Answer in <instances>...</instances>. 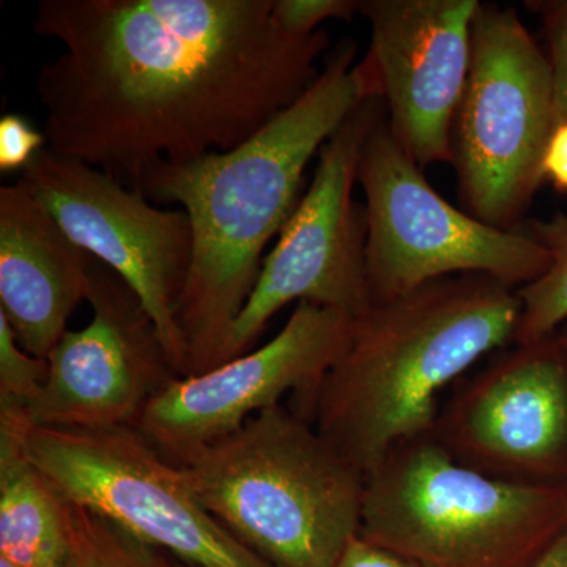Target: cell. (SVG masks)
I'll return each instance as SVG.
<instances>
[{
	"label": "cell",
	"instance_id": "6da1fadb",
	"mask_svg": "<svg viewBox=\"0 0 567 567\" xmlns=\"http://www.w3.org/2000/svg\"><path fill=\"white\" fill-rule=\"evenodd\" d=\"M275 0H43L33 31L48 147L136 188L158 162L233 151L317 80L324 31L292 37Z\"/></svg>",
	"mask_w": 567,
	"mask_h": 567
},
{
	"label": "cell",
	"instance_id": "7a4b0ae2",
	"mask_svg": "<svg viewBox=\"0 0 567 567\" xmlns=\"http://www.w3.org/2000/svg\"><path fill=\"white\" fill-rule=\"evenodd\" d=\"M354 55V41L339 43L301 99L233 151L155 163L137 183L147 199L182 205L192 223V267L177 308L189 375L223 363L262 271L265 246L300 203L312 156L358 104L379 96Z\"/></svg>",
	"mask_w": 567,
	"mask_h": 567
},
{
	"label": "cell",
	"instance_id": "3957f363",
	"mask_svg": "<svg viewBox=\"0 0 567 567\" xmlns=\"http://www.w3.org/2000/svg\"><path fill=\"white\" fill-rule=\"evenodd\" d=\"M516 289L486 275L435 279L372 303L311 394L292 410L368 475L399 443L432 434L442 391L481 358L514 344Z\"/></svg>",
	"mask_w": 567,
	"mask_h": 567
},
{
	"label": "cell",
	"instance_id": "277c9868",
	"mask_svg": "<svg viewBox=\"0 0 567 567\" xmlns=\"http://www.w3.org/2000/svg\"><path fill=\"white\" fill-rule=\"evenodd\" d=\"M177 466L208 513L271 567H336L360 536L365 476L284 404Z\"/></svg>",
	"mask_w": 567,
	"mask_h": 567
},
{
	"label": "cell",
	"instance_id": "5b68a950",
	"mask_svg": "<svg viewBox=\"0 0 567 567\" xmlns=\"http://www.w3.org/2000/svg\"><path fill=\"white\" fill-rule=\"evenodd\" d=\"M567 529V487L470 468L432 435L365 475L360 537L417 567H536Z\"/></svg>",
	"mask_w": 567,
	"mask_h": 567
},
{
	"label": "cell",
	"instance_id": "8992f818",
	"mask_svg": "<svg viewBox=\"0 0 567 567\" xmlns=\"http://www.w3.org/2000/svg\"><path fill=\"white\" fill-rule=\"evenodd\" d=\"M555 132L547 55L516 9L480 3L453 132L458 192L473 218L496 229L520 224L544 177Z\"/></svg>",
	"mask_w": 567,
	"mask_h": 567
},
{
	"label": "cell",
	"instance_id": "52a82bcc",
	"mask_svg": "<svg viewBox=\"0 0 567 567\" xmlns=\"http://www.w3.org/2000/svg\"><path fill=\"white\" fill-rule=\"evenodd\" d=\"M358 182L365 196L372 303L461 275L491 276L518 290L550 267V252L522 224L496 229L446 203L394 140L386 111L364 142Z\"/></svg>",
	"mask_w": 567,
	"mask_h": 567
},
{
	"label": "cell",
	"instance_id": "ba28073f",
	"mask_svg": "<svg viewBox=\"0 0 567 567\" xmlns=\"http://www.w3.org/2000/svg\"><path fill=\"white\" fill-rule=\"evenodd\" d=\"M25 451L71 503L196 567H271L208 513L181 466L134 427H28Z\"/></svg>",
	"mask_w": 567,
	"mask_h": 567
},
{
	"label": "cell",
	"instance_id": "9c48e42d",
	"mask_svg": "<svg viewBox=\"0 0 567 567\" xmlns=\"http://www.w3.org/2000/svg\"><path fill=\"white\" fill-rule=\"evenodd\" d=\"M385 111L380 96L364 100L323 145L311 186L235 320L223 363L251 352L271 317L293 301L324 306L352 320L371 308L368 215L364 205L354 203L353 188L364 142Z\"/></svg>",
	"mask_w": 567,
	"mask_h": 567
},
{
	"label": "cell",
	"instance_id": "30bf717a",
	"mask_svg": "<svg viewBox=\"0 0 567 567\" xmlns=\"http://www.w3.org/2000/svg\"><path fill=\"white\" fill-rule=\"evenodd\" d=\"M21 181L93 259L121 276L151 316L178 375H189L188 347L177 323L193 259L185 210H163L140 188L78 159L41 151Z\"/></svg>",
	"mask_w": 567,
	"mask_h": 567
},
{
	"label": "cell",
	"instance_id": "8fae6325",
	"mask_svg": "<svg viewBox=\"0 0 567 567\" xmlns=\"http://www.w3.org/2000/svg\"><path fill=\"white\" fill-rule=\"evenodd\" d=\"M458 383L432 436L461 464L507 483L567 487V346L513 344Z\"/></svg>",
	"mask_w": 567,
	"mask_h": 567
},
{
	"label": "cell",
	"instance_id": "7c38bea8",
	"mask_svg": "<svg viewBox=\"0 0 567 567\" xmlns=\"http://www.w3.org/2000/svg\"><path fill=\"white\" fill-rule=\"evenodd\" d=\"M352 319L301 301L267 344L203 374L178 377L147 405L136 431L163 458L181 465L238 431L262 410L312 393L349 342Z\"/></svg>",
	"mask_w": 567,
	"mask_h": 567
},
{
	"label": "cell",
	"instance_id": "4fadbf2b",
	"mask_svg": "<svg viewBox=\"0 0 567 567\" xmlns=\"http://www.w3.org/2000/svg\"><path fill=\"white\" fill-rule=\"evenodd\" d=\"M87 327L66 331L48 354L39 395L24 406L29 427H136L178 372L137 295L93 259Z\"/></svg>",
	"mask_w": 567,
	"mask_h": 567
},
{
	"label": "cell",
	"instance_id": "5bb4252c",
	"mask_svg": "<svg viewBox=\"0 0 567 567\" xmlns=\"http://www.w3.org/2000/svg\"><path fill=\"white\" fill-rule=\"evenodd\" d=\"M480 0H361L371 25L363 63L398 144L421 167L453 163L454 122Z\"/></svg>",
	"mask_w": 567,
	"mask_h": 567
},
{
	"label": "cell",
	"instance_id": "9a60e30c",
	"mask_svg": "<svg viewBox=\"0 0 567 567\" xmlns=\"http://www.w3.org/2000/svg\"><path fill=\"white\" fill-rule=\"evenodd\" d=\"M92 262L21 178L0 188V316L25 352L47 360L69 331Z\"/></svg>",
	"mask_w": 567,
	"mask_h": 567
},
{
	"label": "cell",
	"instance_id": "2e32d148",
	"mask_svg": "<svg viewBox=\"0 0 567 567\" xmlns=\"http://www.w3.org/2000/svg\"><path fill=\"white\" fill-rule=\"evenodd\" d=\"M24 405L0 402V557L65 567L71 506L25 451Z\"/></svg>",
	"mask_w": 567,
	"mask_h": 567
},
{
	"label": "cell",
	"instance_id": "e0dca14e",
	"mask_svg": "<svg viewBox=\"0 0 567 567\" xmlns=\"http://www.w3.org/2000/svg\"><path fill=\"white\" fill-rule=\"evenodd\" d=\"M520 224L551 257L546 274L517 290L522 311L514 344L524 346L558 333L567 320V215Z\"/></svg>",
	"mask_w": 567,
	"mask_h": 567
},
{
	"label": "cell",
	"instance_id": "ac0fdd59",
	"mask_svg": "<svg viewBox=\"0 0 567 567\" xmlns=\"http://www.w3.org/2000/svg\"><path fill=\"white\" fill-rule=\"evenodd\" d=\"M70 506L71 546L65 567H163L155 548L85 507Z\"/></svg>",
	"mask_w": 567,
	"mask_h": 567
},
{
	"label": "cell",
	"instance_id": "d6986e66",
	"mask_svg": "<svg viewBox=\"0 0 567 567\" xmlns=\"http://www.w3.org/2000/svg\"><path fill=\"white\" fill-rule=\"evenodd\" d=\"M47 375L48 360L25 352L0 316V402L28 405L39 395Z\"/></svg>",
	"mask_w": 567,
	"mask_h": 567
},
{
	"label": "cell",
	"instance_id": "ffe728a7",
	"mask_svg": "<svg viewBox=\"0 0 567 567\" xmlns=\"http://www.w3.org/2000/svg\"><path fill=\"white\" fill-rule=\"evenodd\" d=\"M527 6L543 20L554 87V123L558 128L567 123V0H539Z\"/></svg>",
	"mask_w": 567,
	"mask_h": 567
},
{
	"label": "cell",
	"instance_id": "44dd1931",
	"mask_svg": "<svg viewBox=\"0 0 567 567\" xmlns=\"http://www.w3.org/2000/svg\"><path fill=\"white\" fill-rule=\"evenodd\" d=\"M361 0H275L274 17L279 28L292 37H311L328 20L352 21Z\"/></svg>",
	"mask_w": 567,
	"mask_h": 567
},
{
	"label": "cell",
	"instance_id": "7402d4cb",
	"mask_svg": "<svg viewBox=\"0 0 567 567\" xmlns=\"http://www.w3.org/2000/svg\"><path fill=\"white\" fill-rule=\"evenodd\" d=\"M47 147V136L33 128L28 118L18 114L0 118V173H22Z\"/></svg>",
	"mask_w": 567,
	"mask_h": 567
},
{
	"label": "cell",
	"instance_id": "603a6c76",
	"mask_svg": "<svg viewBox=\"0 0 567 567\" xmlns=\"http://www.w3.org/2000/svg\"><path fill=\"white\" fill-rule=\"evenodd\" d=\"M336 567H417L386 548L358 536L352 540Z\"/></svg>",
	"mask_w": 567,
	"mask_h": 567
},
{
	"label": "cell",
	"instance_id": "cb8c5ba5",
	"mask_svg": "<svg viewBox=\"0 0 567 567\" xmlns=\"http://www.w3.org/2000/svg\"><path fill=\"white\" fill-rule=\"evenodd\" d=\"M544 177L559 192H567V123L559 125L548 141Z\"/></svg>",
	"mask_w": 567,
	"mask_h": 567
},
{
	"label": "cell",
	"instance_id": "d4e9b609",
	"mask_svg": "<svg viewBox=\"0 0 567 567\" xmlns=\"http://www.w3.org/2000/svg\"><path fill=\"white\" fill-rule=\"evenodd\" d=\"M536 567H567V529Z\"/></svg>",
	"mask_w": 567,
	"mask_h": 567
},
{
	"label": "cell",
	"instance_id": "484cf974",
	"mask_svg": "<svg viewBox=\"0 0 567 567\" xmlns=\"http://www.w3.org/2000/svg\"><path fill=\"white\" fill-rule=\"evenodd\" d=\"M159 559H162L163 567H196L192 565H186V563L181 561V559L171 557V555L164 554V551H159Z\"/></svg>",
	"mask_w": 567,
	"mask_h": 567
},
{
	"label": "cell",
	"instance_id": "4316f807",
	"mask_svg": "<svg viewBox=\"0 0 567 567\" xmlns=\"http://www.w3.org/2000/svg\"><path fill=\"white\" fill-rule=\"evenodd\" d=\"M0 567H28V566H22V565H20V563L13 561V559L0 557Z\"/></svg>",
	"mask_w": 567,
	"mask_h": 567
},
{
	"label": "cell",
	"instance_id": "83f0119b",
	"mask_svg": "<svg viewBox=\"0 0 567 567\" xmlns=\"http://www.w3.org/2000/svg\"><path fill=\"white\" fill-rule=\"evenodd\" d=\"M559 334H561L563 341H565L566 346H567V331H565V333H559Z\"/></svg>",
	"mask_w": 567,
	"mask_h": 567
}]
</instances>
